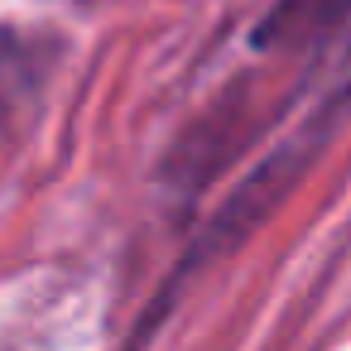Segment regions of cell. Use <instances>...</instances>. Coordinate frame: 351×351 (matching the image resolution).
Wrapping results in <instances>:
<instances>
[{"mask_svg":"<svg viewBox=\"0 0 351 351\" xmlns=\"http://www.w3.org/2000/svg\"><path fill=\"white\" fill-rule=\"evenodd\" d=\"M346 116H351V73L337 77V82H327V87L317 92V101L308 106V116H303L298 125H289V130L241 173V183L202 217V226H197L193 241L183 245L178 265H173L169 279L159 284L154 303L145 308V322H140L130 351H140V341L159 327V317H169V308L183 298V289H188L202 269H212L217 260L236 255V250L293 197V188L317 169V159H322V154L332 149V140L341 135Z\"/></svg>","mask_w":351,"mask_h":351,"instance_id":"obj_1","label":"cell"},{"mask_svg":"<svg viewBox=\"0 0 351 351\" xmlns=\"http://www.w3.org/2000/svg\"><path fill=\"white\" fill-rule=\"evenodd\" d=\"M317 87H322V77L298 63L289 77L250 68V73H236L226 87H217L202 101V111L188 116V125L159 154V188L169 193V202L178 212H193L197 197L231 164H241L269 130H279V121L298 101H308Z\"/></svg>","mask_w":351,"mask_h":351,"instance_id":"obj_2","label":"cell"},{"mask_svg":"<svg viewBox=\"0 0 351 351\" xmlns=\"http://www.w3.org/2000/svg\"><path fill=\"white\" fill-rule=\"evenodd\" d=\"M68 58V39L58 29L0 20V135H25L49 97Z\"/></svg>","mask_w":351,"mask_h":351,"instance_id":"obj_3","label":"cell"}]
</instances>
